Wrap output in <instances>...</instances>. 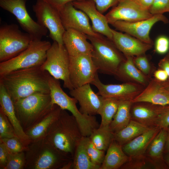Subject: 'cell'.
Returning <instances> with one entry per match:
<instances>
[{
    "mask_svg": "<svg viewBox=\"0 0 169 169\" xmlns=\"http://www.w3.org/2000/svg\"><path fill=\"white\" fill-rule=\"evenodd\" d=\"M161 129L157 126L151 127L146 131L122 146L123 151L130 157L145 154L150 143Z\"/></svg>",
    "mask_w": 169,
    "mask_h": 169,
    "instance_id": "cb8c5ba5",
    "label": "cell"
},
{
    "mask_svg": "<svg viewBox=\"0 0 169 169\" xmlns=\"http://www.w3.org/2000/svg\"><path fill=\"white\" fill-rule=\"evenodd\" d=\"M167 129H161L150 143L145 154L157 163L161 169L168 167L163 158Z\"/></svg>",
    "mask_w": 169,
    "mask_h": 169,
    "instance_id": "83f0119b",
    "label": "cell"
},
{
    "mask_svg": "<svg viewBox=\"0 0 169 169\" xmlns=\"http://www.w3.org/2000/svg\"><path fill=\"white\" fill-rule=\"evenodd\" d=\"M69 78L73 88L91 84L98 71L91 55L69 56Z\"/></svg>",
    "mask_w": 169,
    "mask_h": 169,
    "instance_id": "7c38bea8",
    "label": "cell"
},
{
    "mask_svg": "<svg viewBox=\"0 0 169 169\" xmlns=\"http://www.w3.org/2000/svg\"><path fill=\"white\" fill-rule=\"evenodd\" d=\"M133 103L146 102L165 106L169 105V92L163 86L161 82L151 79L142 91L132 101Z\"/></svg>",
    "mask_w": 169,
    "mask_h": 169,
    "instance_id": "44dd1931",
    "label": "cell"
},
{
    "mask_svg": "<svg viewBox=\"0 0 169 169\" xmlns=\"http://www.w3.org/2000/svg\"><path fill=\"white\" fill-rule=\"evenodd\" d=\"M106 151L100 169H119L131 159L123 151L122 146L114 139Z\"/></svg>",
    "mask_w": 169,
    "mask_h": 169,
    "instance_id": "4316f807",
    "label": "cell"
},
{
    "mask_svg": "<svg viewBox=\"0 0 169 169\" xmlns=\"http://www.w3.org/2000/svg\"><path fill=\"white\" fill-rule=\"evenodd\" d=\"M51 45L48 41L33 40L28 47L19 54L0 63V76L18 69L41 66Z\"/></svg>",
    "mask_w": 169,
    "mask_h": 169,
    "instance_id": "8992f818",
    "label": "cell"
},
{
    "mask_svg": "<svg viewBox=\"0 0 169 169\" xmlns=\"http://www.w3.org/2000/svg\"><path fill=\"white\" fill-rule=\"evenodd\" d=\"M143 8L149 10L154 0H135Z\"/></svg>",
    "mask_w": 169,
    "mask_h": 169,
    "instance_id": "c3c4849f",
    "label": "cell"
},
{
    "mask_svg": "<svg viewBox=\"0 0 169 169\" xmlns=\"http://www.w3.org/2000/svg\"><path fill=\"white\" fill-rule=\"evenodd\" d=\"M149 11L153 15L169 12V0H154Z\"/></svg>",
    "mask_w": 169,
    "mask_h": 169,
    "instance_id": "60d3db41",
    "label": "cell"
},
{
    "mask_svg": "<svg viewBox=\"0 0 169 169\" xmlns=\"http://www.w3.org/2000/svg\"><path fill=\"white\" fill-rule=\"evenodd\" d=\"M61 109L54 104L51 110L39 121L24 131L31 142L45 138L52 124L59 116Z\"/></svg>",
    "mask_w": 169,
    "mask_h": 169,
    "instance_id": "484cf974",
    "label": "cell"
},
{
    "mask_svg": "<svg viewBox=\"0 0 169 169\" xmlns=\"http://www.w3.org/2000/svg\"><path fill=\"white\" fill-rule=\"evenodd\" d=\"M134 63L136 67L145 75L151 78L154 71L145 54L133 57Z\"/></svg>",
    "mask_w": 169,
    "mask_h": 169,
    "instance_id": "74e56055",
    "label": "cell"
},
{
    "mask_svg": "<svg viewBox=\"0 0 169 169\" xmlns=\"http://www.w3.org/2000/svg\"><path fill=\"white\" fill-rule=\"evenodd\" d=\"M30 35L23 32L16 24L0 27V62L9 60L27 49L33 40Z\"/></svg>",
    "mask_w": 169,
    "mask_h": 169,
    "instance_id": "52a82bcc",
    "label": "cell"
},
{
    "mask_svg": "<svg viewBox=\"0 0 169 169\" xmlns=\"http://www.w3.org/2000/svg\"><path fill=\"white\" fill-rule=\"evenodd\" d=\"M16 115L24 131L39 121L52 109L50 93L37 92L13 102Z\"/></svg>",
    "mask_w": 169,
    "mask_h": 169,
    "instance_id": "277c9868",
    "label": "cell"
},
{
    "mask_svg": "<svg viewBox=\"0 0 169 169\" xmlns=\"http://www.w3.org/2000/svg\"><path fill=\"white\" fill-rule=\"evenodd\" d=\"M25 152L26 169H61L72 160L45 138L32 142Z\"/></svg>",
    "mask_w": 169,
    "mask_h": 169,
    "instance_id": "3957f363",
    "label": "cell"
},
{
    "mask_svg": "<svg viewBox=\"0 0 169 169\" xmlns=\"http://www.w3.org/2000/svg\"><path fill=\"white\" fill-rule=\"evenodd\" d=\"M134 104L131 108V116L133 119L148 127L156 126V120L161 106L146 102Z\"/></svg>",
    "mask_w": 169,
    "mask_h": 169,
    "instance_id": "d4e9b609",
    "label": "cell"
},
{
    "mask_svg": "<svg viewBox=\"0 0 169 169\" xmlns=\"http://www.w3.org/2000/svg\"><path fill=\"white\" fill-rule=\"evenodd\" d=\"M112 40L117 48L126 57H135L145 54L153 45L144 43L126 33L111 28Z\"/></svg>",
    "mask_w": 169,
    "mask_h": 169,
    "instance_id": "ac0fdd59",
    "label": "cell"
},
{
    "mask_svg": "<svg viewBox=\"0 0 169 169\" xmlns=\"http://www.w3.org/2000/svg\"><path fill=\"white\" fill-rule=\"evenodd\" d=\"M59 11L65 30L72 29L88 36L97 37L102 36L101 34L94 31L87 15L83 11L74 7L72 2L67 3Z\"/></svg>",
    "mask_w": 169,
    "mask_h": 169,
    "instance_id": "2e32d148",
    "label": "cell"
},
{
    "mask_svg": "<svg viewBox=\"0 0 169 169\" xmlns=\"http://www.w3.org/2000/svg\"><path fill=\"white\" fill-rule=\"evenodd\" d=\"M120 101L102 97L101 104L98 113L101 117L100 126L109 125L117 112Z\"/></svg>",
    "mask_w": 169,
    "mask_h": 169,
    "instance_id": "d6a6232c",
    "label": "cell"
},
{
    "mask_svg": "<svg viewBox=\"0 0 169 169\" xmlns=\"http://www.w3.org/2000/svg\"><path fill=\"white\" fill-rule=\"evenodd\" d=\"M156 126L161 129L169 127V105L161 106L156 123Z\"/></svg>",
    "mask_w": 169,
    "mask_h": 169,
    "instance_id": "ab89813d",
    "label": "cell"
},
{
    "mask_svg": "<svg viewBox=\"0 0 169 169\" xmlns=\"http://www.w3.org/2000/svg\"><path fill=\"white\" fill-rule=\"evenodd\" d=\"M152 15L135 0H120L105 15L109 24L119 20L135 22L149 18Z\"/></svg>",
    "mask_w": 169,
    "mask_h": 169,
    "instance_id": "9a60e30c",
    "label": "cell"
},
{
    "mask_svg": "<svg viewBox=\"0 0 169 169\" xmlns=\"http://www.w3.org/2000/svg\"><path fill=\"white\" fill-rule=\"evenodd\" d=\"M0 108L7 117L16 136L27 149L31 141L25 133L18 118L13 102L4 87L0 84Z\"/></svg>",
    "mask_w": 169,
    "mask_h": 169,
    "instance_id": "ffe728a7",
    "label": "cell"
},
{
    "mask_svg": "<svg viewBox=\"0 0 169 169\" xmlns=\"http://www.w3.org/2000/svg\"><path fill=\"white\" fill-rule=\"evenodd\" d=\"M169 50V38L166 36H160L156 39L155 44V50L157 53L163 54Z\"/></svg>",
    "mask_w": 169,
    "mask_h": 169,
    "instance_id": "b9f144b4",
    "label": "cell"
},
{
    "mask_svg": "<svg viewBox=\"0 0 169 169\" xmlns=\"http://www.w3.org/2000/svg\"><path fill=\"white\" fill-rule=\"evenodd\" d=\"M169 153V127L167 129V135L164 151L165 154Z\"/></svg>",
    "mask_w": 169,
    "mask_h": 169,
    "instance_id": "681fc988",
    "label": "cell"
},
{
    "mask_svg": "<svg viewBox=\"0 0 169 169\" xmlns=\"http://www.w3.org/2000/svg\"><path fill=\"white\" fill-rule=\"evenodd\" d=\"M88 40L86 34L72 29L66 30L63 36V44L71 56L91 55L93 47Z\"/></svg>",
    "mask_w": 169,
    "mask_h": 169,
    "instance_id": "7402d4cb",
    "label": "cell"
},
{
    "mask_svg": "<svg viewBox=\"0 0 169 169\" xmlns=\"http://www.w3.org/2000/svg\"><path fill=\"white\" fill-rule=\"evenodd\" d=\"M165 57L169 60V51L167 53L166 55L165 56Z\"/></svg>",
    "mask_w": 169,
    "mask_h": 169,
    "instance_id": "f5cc1de1",
    "label": "cell"
},
{
    "mask_svg": "<svg viewBox=\"0 0 169 169\" xmlns=\"http://www.w3.org/2000/svg\"><path fill=\"white\" fill-rule=\"evenodd\" d=\"M9 152L4 143L0 141V169H4L6 166Z\"/></svg>",
    "mask_w": 169,
    "mask_h": 169,
    "instance_id": "ee69618b",
    "label": "cell"
},
{
    "mask_svg": "<svg viewBox=\"0 0 169 169\" xmlns=\"http://www.w3.org/2000/svg\"><path fill=\"white\" fill-rule=\"evenodd\" d=\"M153 74L154 78L159 81L165 82L168 79L167 73L162 69H159L155 71Z\"/></svg>",
    "mask_w": 169,
    "mask_h": 169,
    "instance_id": "bcb514c9",
    "label": "cell"
},
{
    "mask_svg": "<svg viewBox=\"0 0 169 169\" xmlns=\"http://www.w3.org/2000/svg\"><path fill=\"white\" fill-rule=\"evenodd\" d=\"M163 158L166 163L169 167V153L166 154Z\"/></svg>",
    "mask_w": 169,
    "mask_h": 169,
    "instance_id": "816d5d0a",
    "label": "cell"
},
{
    "mask_svg": "<svg viewBox=\"0 0 169 169\" xmlns=\"http://www.w3.org/2000/svg\"><path fill=\"white\" fill-rule=\"evenodd\" d=\"M91 84L98 90L97 94L104 98L119 101H132L144 89L145 86L139 84L124 83L119 84H105L100 80L98 74Z\"/></svg>",
    "mask_w": 169,
    "mask_h": 169,
    "instance_id": "5bb4252c",
    "label": "cell"
},
{
    "mask_svg": "<svg viewBox=\"0 0 169 169\" xmlns=\"http://www.w3.org/2000/svg\"><path fill=\"white\" fill-rule=\"evenodd\" d=\"M159 69L165 70L167 73L169 80V60L165 56L159 61L158 63Z\"/></svg>",
    "mask_w": 169,
    "mask_h": 169,
    "instance_id": "7dc6e473",
    "label": "cell"
},
{
    "mask_svg": "<svg viewBox=\"0 0 169 169\" xmlns=\"http://www.w3.org/2000/svg\"><path fill=\"white\" fill-rule=\"evenodd\" d=\"M50 4L59 11L67 3L74 1L83 0H43Z\"/></svg>",
    "mask_w": 169,
    "mask_h": 169,
    "instance_id": "f6af8a7d",
    "label": "cell"
},
{
    "mask_svg": "<svg viewBox=\"0 0 169 169\" xmlns=\"http://www.w3.org/2000/svg\"><path fill=\"white\" fill-rule=\"evenodd\" d=\"M16 136L14 130L7 117L0 108V139Z\"/></svg>",
    "mask_w": 169,
    "mask_h": 169,
    "instance_id": "8d00e7d4",
    "label": "cell"
},
{
    "mask_svg": "<svg viewBox=\"0 0 169 169\" xmlns=\"http://www.w3.org/2000/svg\"><path fill=\"white\" fill-rule=\"evenodd\" d=\"M125 57L114 76L117 79L124 83H136L146 87L151 78L145 75L136 67L134 62L133 57L127 56Z\"/></svg>",
    "mask_w": 169,
    "mask_h": 169,
    "instance_id": "603a6c76",
    "label": "cell"
},
{
    "mask_svg": "<svg viewBox=\"0 0 169 169\" xmlns=\"http://www.w3.org/2000/svg\"><path fill=\"white\" fill-rule=\"evenodd\" d=\"M48 83L52 104L58 105L62 110L71 112L75 118L81 130L88 129L92 122L91 116L80 112L76 106L77 101L74 98L69 97L63 90L59 80L50 75Z\"/></svg>",
    "mask_w": 169,
    "mask_h": 169,
    "instance_id": "8fae6325",
    "label": "cell"
},
{
    "mask_svg": "<svg viewBox=\"0 0 169 169\" xmlns=\"http://www.w3.org/2000/svg\"><path fill=\"white\" fill-rule=\"evenodd\" d=\"M88 84L70 90L69 94L80 105L82 114L95 115L98 114L102 102V97L95 93Z\"/></svg>",
    "mask_w": 169,
    "mask_h": 169,
    "instance_id": "d6986e66",
    "label": "cell"
},
{
    "mask_svg": "<svg viewBox=\"0 0 169 169\" xmlns=\"http://www.w3.org/2000/svg\"><path fill=\"white\" fill-rule=\"evenodd\" d=\"M26 164L25 151L9 152L7 165L4 169H24Z\"/></svg>",
    "mask_w": 169,
    "mask_h": 169,
    "instance_id": "e575fe53",
    "label": "cell"
},
{
    "mask_svg": "<svg viewBox=\"0 0 169 169\" xmlns=\"http://www.w3.org/2000/svg\"><path fill=\"white\" fill-rule=\"evenodd\" d=\"M49 75L41 66L21 69L0 76V84L14 102L36 92L50 93Z\"/></svg>",
    "mask_w": 169,
    "mask_h": 169,
    "instance_id": "6da1fadb",
    "label": "cell"
},
{
    "mask_svg": "<svg viewBox=\"0 0 169 169\" xmlns=\"http://www.w3.org/2000/svg\"><path fill=\"white\" fill-rule=\"evenodd\" d=\"M76 8L84 12L92 22V27L95 32L105 36L112 41V33L106 18L97 9L95 3L91 0L72 2Z\"/></svg>",
    "mask_w": 169,
    "mask_h": 169,
    "instance_id": "e0dca14e",
    "label": "cell"
},
{
    "mask_svg": "<svg viewBox=\"0 0 169 169\" xmlns=\"http://www.w3.org/2000/svg\"><path fill=\"white\" fill-rule=\"evenodd\" d=\"M87 138V137L83 136L78 145L71 160V169H100V166L93 163L89 157L86 149Z\"/></svg>",
    "mask_w": 169,
    "mask_h": 169,
    "instance_id": "f546056e",
    "label": "cell"
},
{
    "mask_svg": "<svg viewBox=\"0 0 169 169\" xmlns=\"http://www.w3.org/2000/svg\"><path fill=\"white\" fill-rule=\"evenodd\" d=\"M86 149L89 157L94 164L100 166L105 157V151L97 148L92 143L89 137H87Z\"/></svg>",
    "mask_w": 169,
    "mask_h": 169,
    "instance_id": "d590c367",
    "label": "cell"
},
{
    "mask_svg": "<svg viewBox=\"0 0 169 169\" xmlns=\"http://www.w3.org/2000/svg\"><path fill=\"white\" fill-rule=\"evenodd\" d=\"M32 7L37 22L49 30V37L53 41L64 44L63 36L65 29L59 10L43 0H37Z\"/></svg>",
    "mask_w": 169,
    "mask_h": 169,
    "instance_id": "30bf717a",
    "label": "cell"
},
{
    "mask_svg": "<svg viewBox=\"0 0 169 169\" xmlns=\"http://www.w3.org/2000/svg\"><path fill=\"white\" fill-rule=\"evenodd\" d=\"M122 169H161L159 165L145 154L131 157Z\"/></svg>",
    "mask_w": 169,
    "mask_h": 169,
    "instance_id": "836d02e7",
    "label": "cell"
},
{
    "mask_svg": "<svg viewBox=\"0 0 169 169\" xmlns=\"http://www.w3.org/2000/svg\"><path fill=\"white\" fill-rule=\"evenodd\" d=\"M0 141L4 143L9 152L18 153L27 150L17 136L0 139Z\"/></svg>",
    "mask_w": 169,
    "mask_h": 169,
    "instance_id": "f35d334b",
    "label": "cell"
},
{
    "mask_svg": "<svg viewBox=\"0 0 169 169\" xmlns=\"http://www.w3.org/2000/svg\"><path fill=\"white\" fill-rule=\"evenodd\" d=\"M28 0H0V6L13 14L20 26L30 35L33 40H41L48 30L34 21L29 15L26 8Z\"/></svg>",
    "mask_w": 169,
    "mask_h": 169,
    "instance_id": "9c48e42d",
    "label": "cell"
},
{
    "mask_svg": "<svg viewBox=\"0 0 169 169\" xmlns=\"http://www.w3.org/2000/svg\"><path fill=\"white\" fill-rule=\"evenodd\" d=\"M161 82L163 86L169 92V80Z\"/></svg>",
    "mask_w": 169,
    "mask_h": 169,
    "instance_id": "f907efd6",
    "label": "cell"
},
{
    "mask_svg": "<svg viewBox=\"0 0 169 169\" xmlns=\"http://www.w3.org/2000/svg\"><path fill=\"white\" fill-rule=\"evenodd\" d=\"M131 101H120L117 112L109 125L111 131L115 133L125 127L131 120Z\"/></svg>",
    "mask_w": 169,
    "mask_h": 169,
    "instance_id": "4dcf8cb0",
    "label": "cell"
},
{
    "mask_svg": "<svg viewBox=\"0 0 169 169\" xmlns=\"http://www.w3.org/2000/svg\"><path fill=\"white\" fill-rule=\"evenodd\" d=\"M89 137L97 148L105 151L114 139V133L109 125L100 126L93 131Z\"/></svg>",
    "mask_w": 169,
    "mask_h": 169,
    "instance_id": "1f68e13d",
    "label": "cell"
},
{
    "mask_svg": "<svg viewBox=\"0 0 169 169\" xmlns=\"http://www.w3.org/2000/svg\"><path fill=\"white\" fill-rule=\"evenodd\" d=\"M83 136L74 116L61 109L59 116L49 129L45 138L63 154L72 160Z\"/></svg>",
    "mask_w": 169,
    "mask_h": 169,
    "instance_id": "7a4b0ae2",
    "label": "cell"
},
{
    "mask_svg": "<svg viewBox=\"0 0 169 169\" xmlns=\"http://www.w3.org/2000/svg\"><path fill=\"white\" fill-rule=\"evenodd\" d=\"M169 23L168 18L163 14H156L145 20L135 22L117 21L111 24L116 30L125 32L147 44L153 45L150 37V31L157 22Z\"/></svg>",
    "mask_w": 169,
    "mask_h": 169,
    "instance_id": "4fadbf2b",
    "label": "cell"
},
{
    "mask_svg": "<svg viewBox=\"0 0 169 169\" xmlns=\"http://www.w3.org/2000/svg\"><path fill=\"white\" fill-rule=\"evenodd\" d=\"M151 127L135 120H131L125 127L114 133V139L123 146L146 131Z\"/></svg>",
    "mask_w": 169,
    "mask_h": 169,
    "instance_id": "f1b7e54d",
    "label": "cell"
},
{
    "mask_svg": "<svg viewBox=\"0 0 169 169\" xmlns=\"http://www.w3.org/2000/svg\"><path fill=\"white\" fill-rule=\"evenodd\" d=\"M87 37L93 47L91 56L98 71L115 76L125 57L107 38L88 35Z\"/></svg>",
    "mask_w": 169,
    "mask_h": 169,
    "instance_id": "5b68a950",
    "label": "cell"
},
{
    "mask_svg": "<svg viewBox=\"0 0 169 169\" xmlns=\"http://www.w3.org/2000/svg\"><path fill=\"white\" fill-rule=\"evenodd\" d=\"M69 55L64 44L53 41L48 50L46 60L41 66L54 78L63 81V87L69 90L74 88L69 75Z\"/></svg>",
    "mask_w": 169,
    "mask_h": 169,
    "instance_id": "ba28073f",
    "label": "cell"
},
{
    "mask_svg": "<svg viewBox=\"0 0 169 169\" xmlns=\"http://www.w3.org/2000/svg\"><path fill=\"white\" fill-rule=\"evenodd\" d=\"M95 3L97 9L103 14L110 8L116 6L120 0H91Z\"/></svg>",
    "mask_w": 169,
    "mask_h": 169,
    "instance_id": "7bdbcfd3",
    "label": "cell"
}]
</instances>
